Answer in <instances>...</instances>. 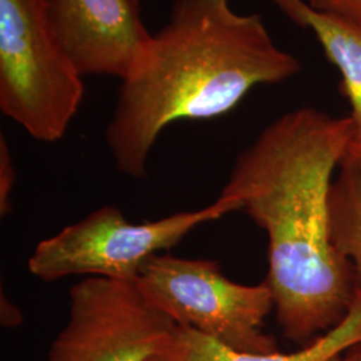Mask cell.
I'll use <instances>...</instances> for the list:
<instances>
[{"mask_svg":"<svg viewBox=\"0 0 361 361\" xmlns=\"http://www.w3.org/2000/svg\"><path fill=\"white\" fill-rule=\"evenodd\" d=\"M297 26L310 30L325 56L343 77V91L350 104L353 142L361 143V26L324 13L307 0H269Z\"/></svg>","mask_w":361,"mask_h":361,"instance_id":"9c48e42d","label":"cell"},{"mask_svg":"<svg viewBox=\"0 0 361 361\" xmlns=\"http://www.w3.org/2000/svg\"><path fill=\"white\" fill-rule=\"evenodd\" d=\"M135 283L180 326L238 350L277 352L276 340L262 331L274 310L267 281L237 284L224 274L219 261L161 253L143 267Z\"/></svg>","mask_w":361,"mask_h":361,"instance_id":"5b68a950","label":"cell"},{"mask_svg":"<svg viewBox=\"0 0 361 361\" xmlns=\"http://www.w3.org/2000/svg\"><path fill=\"white\" fill-rule=\"evenodd\" d=\"M344 356L348 361H361V343L353 345L347 352H344Z\"/></svg>","mask_w":361,"mask_h":361,"instance_id":"9a60e30c","label":"cell"},{"mask_svg":"<svg viewBox=\"0 0 361 361\" xmlns=\"http://www.w3.org/2000/svg\"><path fill=\"white\" fill-rule=\"evenodd\" d=\"M316 10L334 13L361 26V0H307Z\"/></svg>","mask_w":361,"mask_h":361,"instance_id":"7c38bea8","label":"cell"},{"mask_svg":"<svg viewBox=\"0 0 361 361\" xmlns=\"http://www.w3.org/2000/svg\"><path fill=\"white\" fill-rule=\"evenodd\" d=\"M83 77L52 34L44 0H0V110L37 141H61Z\"/></svg>","mask_w":361,"mask_h":361,"instance_id":"3957f363","label":"cell"},{"mask_svg":"<svg viewBox=\"0 0 361 361\" xmlns=\"http://www.w3.org/2000/svg\"><path fill=\"white\" fill-rule=\"evenodd\" d=\"M345 158L361 173V143H350Z\"/></svg>","mask_w":361,"mask_h":361,"instance_id":"5bb4252c","label":"cell"},{"mask_svg":"<svg viewBox=\"0 0 361 361\" xmlns=\"http://www.w3.org/2000/svg\"><path fill=\"white\" fill-rule=\"evenodd\" d=\"M329 219L332 244L350 262L355 284L361 289V173L347 158L331 186Z\"/></svg>","mask_w":361,"mask_h":361,"instance_id":"30bf717a","label":"cell"},{"mask_svg":"<svg viewBox=\"0 0 361 361\" xmlns=\"http://www.w3.org/2000/svg\"><path fill=\"white\" fill-rule=\"evenodd\" d=\"M238 212L235 202L221 195L207 207L168 217L131 224L113 205L94 210L42 240L28 258V271L44 283L68 276L104 277L135 283L143 267L202 224Z\"/></svg>","mask_w":361,"mask_h":361,"instance_id":"277c9868","label":"cell"},{"mask_svg":"<svg viewBox=\"0 0 361 361\" xmlns=\"http://www.w3.org/2000/svg\"><path fill=\"white\" fill-rule=\"evenodd\" d=\"M300 71V59L274 43L257 13H235L231 0H174L168 23L121 80L106 128L116 169L143 178L169 125L225 116L255 87Z\"/></svg>","mask_w":361,"mask_h":361,"instance_id":"7a4b0ae2","label":"cell"},{"mask_svg":"<svg viewBox=\"0 0 361 361\" xmlns=\"http://www.w3.org/2000/svg\"><path fill=\"white\" fill-rule=\"evenodd\" d=\"M68 301L46 361H150L177 326L131 281L86 277Z\"/></svg>","mask_w":361,"mask_h":361,"instance_id":"8992f818","label":"cell"},{"mask_svg":"<svg viewBox=\"0 0 361 361\" xmlns=\"http://www.w3.org/2000/svg\"><path fill=\"white\" fill-rule=\"evenodd\" d=\"M16 182V169L6 137L0 135V214L6 217L11 212V195Z\"/></svg>","mask_w":361,"mask_h":361,"instance_id":"8fae6325","label":"cell"},{"mask_svg":"<svg viewBox=\"0 0 361 361\" xmlns=\"http://www.w3.org/2000/svg\"><path fill=\"white\" fill-rule=\"evenodd\" d=\"M0 322L6 328H16L23 323L22 310L13 304L3 290L0 293Z\"/></svg>","mask_w":361,"mask_h":361,"instance_id":"4fadbf2b","label":"cell"},{"mask_svg":"<svg viewBox=\"0 0 361 361\" xmlns=\"http://www.w3.org/2000/svg\"><path fill=\"white\" fill-rule=\"evenodd\" d=\"M44 8L54 37L82 77L123 80L153 37L140 0H44Z\"/></svg>","mask_w":361,"mask_h":361,"instance_id":"52a82bcc","label":"cell"},{"mask_svg":"<svg viewBox=\"0 0 361 361\" xmlns=\"http://www.w3.org/2000/svg\"><path fill=\"white\" fill-rule=\"evenodd\" d=\"M361 343V290L347 316L326 334L293 353H253L228 347L193 328L177 325L150 361H326Z\"/></svg>","mask_w":361,"mask_h":361,"instance_id":"ba28073f","label":"cell"},{"mask_svg":"<svg viewBox=\"0 0 361 361\" xmlns=\"http://www.w3.org/2000/svg\"><path fill=\"white\" fill-rule=\"evenodd\" d=\"M326 361H348L347 360V357L344 356V353H338V355H335V356H332L331 359H328Z\"/></svg>","mask_w":361,"mask_h":361,"instance_id":"2e32d148","label":"cell"},{"mask_svg":"<svg viewBox=\"0 0 361 361\" xmlns=\"http://www.w3.org/2000/svg\"><path fill=\"white\" fill-rule=\"evenodd\" d=\"M353 142L350 116L314 107L288 111L238 155L221 195L268 235L274 312L285 337L308 345L348 313L352 265L332 244V176Z\"/></svg>","mask_w":361,"mask_h":361,"instance_id":"6da1fadb","label":"cell"}]
</instances>
